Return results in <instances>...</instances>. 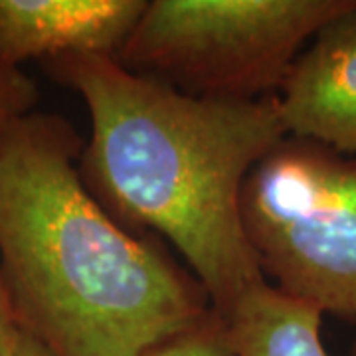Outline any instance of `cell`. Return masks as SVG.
I'll list each match as a JSON object with an SVG mask.
<instances>
[{"mask_svg":"<svg viewBox=\"0 0 356 356\" xmlns=\"http://www.w3.org/2000/svg\"><path fill=\"white\" fill-rule=\"evenodd\" d=\"M40 91L22 67L0 58V143L22 119L36 111Z\"/></svg>","mask_w":356,"mask_h":356,"instance_id":"8","label":"cell"},{"mask_svg":"<svg viewBox=\"0 0 356 356\" xmlns=\"http://www.w3.org/2000/svg\"><path fill=\"white\" fill-rule=\"evenodd\" d=\"M76 89L91 119L79 175L121 226L153 229L177 248L226 318L266 281L242 224L243 182L287 129L277 95L224 102L184 95L113 58L46 64Z\"/></svg>","mask_w":356,"mask_h":356,"instance_id":"2","label":"cell"},{"mask_svg":"<svg viewBox=\"0 0 356 356\" xmlns=\"http://www.w3.org/2000/svg\"><path fill=\"white\" fill-rule=\"evenodd\" d=\"M277 95L287 137L356 156V0L313 36Z\"/></svg>","mask_w":356,"mask_h":356,"instance_id":"5","label":"cell"},{"mask_svg":"<svg viewBox=\"0 0 356 356\" xmlns=\"http://www.w3.org/2000/svg\"><path fill=\"white\" fill-rule=\"evenodd\" d=\"M147 0H0V58H117Z\"/></svg>","mask_w":356,"mask_h":356,"instance_id":"6","label":"cell"},{"mask_svg":"<svg viewBox=\"0 0 356 356\" xmlns=\"http://www.w3.org/2000/svg\"><path fill=\"white\" fill-rule=\"evenodd\" d=\"M145 356H234L226 321L212 313L196 329L153 348Z\"/></svg>","mask_w":356,"mask_h":356,"instance_id":"9","label":"cell"},{"mask_svg":"<svg viewBox=\"0 0 356 356\" xmlns=\"http://www.w3.org/2000/svg\"><path fill=\"white\" fill-rule=\"evenodd\" d=\"M14 356H54V355H51L50 350H48L44 344H40L34 337H30L28 332L22 331Z\"/></svg>","mask_w":356,"mask_h":356,"instance_id":"11","label":"cell"},{"mask_svg":"<svg viewBox=\"0 0 356 356\" xmlns=\"http://www.w3.org/2000/svg\"><path fill=\"white\" fill-rule=\"evenodd\" d=\"M81 149L65 117L40 111L0 143V281L54 356H145L214 311L192 273L93 198Z\"/></svg>","mask_w":356,"mask_h":356,"instance_id":"1","label":"cell"},{"mask_svg":"<svg viewBox=\"0 0 356 356\" xmlns=\"http://www.w3.org/2000/svg\"><path fill=\"white\" fill-rule=\"evenodd\" d=\"M348 0H153L115 62L184 95L275 97L307 40Z\"/></svg>","mask_w":356,"mask_h":356,"instance_id":"3","label":"cell"},{"mask_svg":"<svg viewBox=\"0 0 356 356\" xmlns=\"http://www.w3.org/2000/svg\"><path fill=\"white\" fill-rule=\"evenodd\" d=\"M240 208L273 287L356 318V156L285 137L248 175Z\"/></svg>","mask_w":356,"mask_h":356,"instance_id":"4","label":"cell"},{"mask_svg":"<svg viewBox=\"0 0 356 356\" xmlns=\"http://www.w3.org/2000/svg\"><path fill=\"white\" fill-rule=\"evenodd\" d=\"M348 356H356V343L353 344V348H350V353H348Z\"/></svg>","mask_w":356,"mask_h":356,"instance_id":"12","label":"cell"},{"mask_svg":"<svg viewBox=\"0 0 356 356\" xmlns=\"http://www.w3.org/2000/svg\"><path fill=\"white\" fill-rule=\"evenodd\" d=\"M22 329L14 315L10 297L0 281V356H14Z\"/></svg>","mask_w":356,"mask_h":356,"instance_id":"10","label":"cell"},{"mask_svg":"<svg viewBox=\"0 0 356 356\" xmlns=\"http://www.w3.org/2000/svg\"><path fill=\"white\" fill-rule=\"evenodd\" d=\"M224 321L234 356H332L321 341L323 313L267 280L245 293Z\"/></svg>","mask_w":356,"mask_h":356,"instance_id":"7","label":"cell"}]
</instances>
